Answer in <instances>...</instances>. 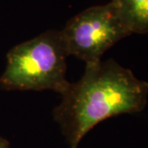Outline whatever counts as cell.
I'll return each instance as SVG.
<instances>
[{
	"label": "cell",
	"instance_id": "1",
	"mask_svg": "<svg viewBox=\"0 0 148 148\" xmlns=\"http://www.w3.org/2000/svg\"><path fill=\"white\" fill-rule=\"evenodd\" d=\"M148 83L114 60L86 64L82 78L70 83L53 110L69 143L77 148L99 123L123 114L142 111L147 102Z\"/></svg>",
	"mask_w": 148,
	"mask_h": 148
},
{
	"label": "cell",
	"instance_id": "5",
	"mask_svg": "<svg viewBox=\"0 0 148 148\" xmlns=\"http://www.w3.org/2000/svg\"><path fill=\"white\" fill-rule=\"evenodd\" d=\"M0 148H9L8 141L2 137H0Z\"/></svg>",
	"mask_w": 148,
	"mask_h": 148
},
{
	"label": "cell",
	"instance_id": "3",
	"mask_svg": "<svg viewBox=\"0 0 148 148\" xmlns=\"http://www.w3.org/2000/svg\"><path fill=\"white\" fill-rule=\"evenodd\" d=\"M60 33L68 56L86 64L101 60L109 49L131 35L111 2L85 9L71 18Z\"/></svg>",
	"mask_w": 148,
	"mask_h": 148
},
{
	"label": "cell",
	"instance_id": "2",
	"mask_svg": "<svg viewBox=\"0 0 148 148\" xmlns=\"http://www.w3.org/2000/svg\"><path fill=\"white\" fill-rule=\"evenodd\" d=\"M67 57L60 31L44 32L11 49L0 86L7 90H51L63 95L70 86Z\"/></svg>",
	"mask_w": 148,
	"mask_h": 148
},
{
	"label": "cell",
	"instance_id": "4",
	"mask_svg": "<svg viewBox=\"0 0 148 148\" xmlns=\"http://www.w3.org/2000/svg\"><path fill=\"white\" fill-rule=\"evenodd\" d=\"M130 34H148V0H112Z\"/></svg>",
	"mask_w": 148,
	"mask_h": 148
}]
</instances>
